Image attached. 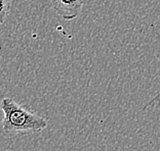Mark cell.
<instances>
[{"instance_id": "1", "label": "cell", "mask_w": 160, "mask_h": 151, "mask_svg": "<svg viewBox=\"0 0 160 151\" xmlns=\"http://www.w3.org/2000/svg\"><path fill=\"white\" fill-rule=\"evenodd\" d=\"M3 112L2 132L6 136H23L45 130L48 121L38 116L27 106L14 101L12 98H3L0 103Z\"/></svg>"}, {"instance_id": "2", "label": "cell", "mask_w": 160, "mask_h": 151, "mask_svg": "<svg viewBox=\"0 0 160 151\" xmlns=\"http://www.w3.org/2000/svg\"><path fill=\"white\" fill-rule=\"evenodd\" d=\"M50 2L57 13L67 21L77 17L83 4V0H50Z\"/></svg>"}, {"instance_id": "3", "label": "cell", "mask_w": 160, "mask_h": 151, "mask_svg": "<svg viewBox=\"0 0 160 151\" xmlns=\"http://www.w3.org/2000/svg\"><path fill=\"white\" fill-rule=\"evenodd\" d=\"M9 3L8 0H0V25L4 23L5 17L8 13Z\"/></svg>"}]
</instances>
